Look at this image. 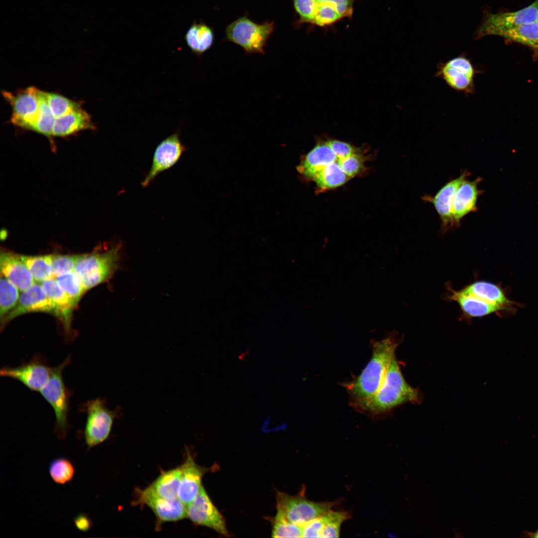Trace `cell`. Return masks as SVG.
I'll list each match as a JSON object with an SVG mask.
<instances>
[{"mask_svg":"<svg viewBox=\"0 0 538 538\" xmlns=\"http://www.w3.org/2000/svg\"><path fill=\"white\" fill-rule=\"evenodd\" d=\"M365 157L358 148L337 139L319 141L303 156L296 169L314 182L320 191L340 187L365 168Z\"/></svg>","mask_w":538,"mask_h":538,"instance_id":"obj_1","label":"cell"},{"mask_svg":"<svg viewBox=\"0 0 538 538\" xmlns=\"http://www.w3.org/2000/svg\"><path fill=\"white\" fill-rule=\"evenodd\" d=\"M395 332L371 342L372 357L359 376L344 384L351 402L363 400L374 395L382 385L389 365L399 344Z\"/></svg>","mask_w":538,"mask_h":538,"instance_id":"obj_2","label":"cell"},{"mask_svg":"<svg viewBox=\"0 0 538 538\" xmlns=\"http://www.w3.org/2000/svg\"><path fill=\"white\" fill-rule=\"evenodd\" d=\"M420 397L419 391L405 381L395 355L377 392L369 398L351 404L356 410L377 415L404 403L418 404Z\"/></svg>","mask_w":538,"mask_h":538,"instance_id":"obj_3","label":"cell"},{"mask_svg":"<svg viewBox=\"0 0 538 538\" xmlns=\"http://www.w3.org/2000/svg\"><path fill=\"white\" fill-rule=\"evenodd\" d=\"M121 245L104 250L79 255L74 272L86 292L110 279L119 268Z\"/></svg>","mask_w":538,"mask_h":538,"instance_id":"obj_4","label":"cell"},{"mask_svg":"<svg viewBox=\"0 0 538 538\" xmlns=\"http://www.w3.org/2000/svg\"><path fill=\"white\" fill-rule=\"evenodd\" d=\"M71 363L69 355L63 362L53 368L49 380L39 392L54 410L55 416L54 432L59 439L65 438L70 428L68 418L72 391L66 386L63 373Z\"/></svg>","mask_w":538,"mask_h":538,"instance_id":"obj_5","label":"cell"},{"mask_svg":"<svg viewBox=\"0 0 538 538\" xmlns=\"http://www.w3.org/2000/svg\"><path fill=\"white\" fill-rule=\"evenodd\" d=\"M80 410L86 413L83 436L89 450L108 438L117 411L109 409L105 400L100 397L88 400L83 404Z\"/></svg>","mask_w":538,"mask_h":538,"instance_id":"obj_6","label":"cell"},{"mask_svg":"<svg viewBox=\"0 0 538 538\" xmlns=\"http://www.w3.org/2000/svg\"><path fill=\"white\" fill-rule=\"evenodd\" d=\"M274 28L273 21L257 23L244 16L229 24L225 33L228 40L240 45L247 53L263 54Z\"/></svg>","mask_w":538,"mask_h":538,"instance_id":"obj_7","label":"cell"},{"mask_svg":"<svg viewBox=\"0 0 538 538\" xmlns=\"http://www.w3.org/2000/svg\"><path fill=\"white\" fill-rule=\"evenodd\" d=\"M335 502H317L302 495L291 496L278 492L277 506L291 523L302 527L311 520L332 510Z\"/></svg>","mask_w":538,"mask_h":538,"instance_id":"obj_8","label":"cell"},{"mask_svg":"<svg viewBox=\"0 0 538 538\" xmlns=\"http://www.w3.org/2000/svg\"><path fill=\"white\" fill-rule=\"evenodd\" d=\"M39 90L29 87L15 94L3 91L2 94L11 106V122L19 128L33 131L39 116Z\"/></svg>","mask_w":538,"mask_h":538,"instance_id":"obj_9","label":"cell"},{"mask_svg":"<svg viewBox=\"0 0 538 538\" xmlns=\"http://www.w3.org/2000/svg\"><path fill=\"white\" fill-rule=\"evenodd\" d=\"M538 14V0L515 11L495 13L486 12L474 36L476 38H480L486 35H497L504 30L536 22Z\"/></svg>","mask_w":538,"mask_h":538,"instance_id":"obj_10","label":"cell"},{"mask_svg":"<svg viewBox=\"0 0 538 538\" xmlns=\"http://www.w3.org/2000/svg\"><path fill=\"white\" fill-rule=\"evenodd\" d=\"M435 76L454 90L470 95L475 91L474 77L477 71L466 56L460 55L439 63Z\"/></svg>","mask_w":538,"mask_h":538,"instance_id":"obj_11","label":"cell"},{"mask_svg":"<svg viewBox=\"0 0 538 538\" xmlns=\"http://www.w3.org/2000/svg\"><path fill=\"white\" fill-rule=\"evenodd\" d=\"M52 369L43 355L36 354L19 366L1 368L0 375L19 382L31 391L40 392L49 380Z\"/></svg>","mask_w":538,"mask_h":538,"instance_id":"obj_12","label":"cell"},{"mask_svg":"<svg viewBox=\"0 0 538 538\" xmlns=\"http://www.w3.org/2000/svg\"><path fill=\"white\" fill-rule=\"evenodd\" d=\"M186 508L187 518L195 524L208 527L224 536L229 535L224 518L203 485L197 496Z\"/></svg>","mask_w":538,"mask_h":538,"instance_id":"obj_13","label":"cell"},{"mask_svg":"<svg viewBox=\"0 0 538 538\" xmlns=\"http://www.w3.org/2000/svg\"><path fill=\"white\" fill-rule=\"evenodd\" d=\"M186 150V146L180 140L179 132L162 140L155 149L151 166L141 182L142 186L146 187L159 174L174 166Z\"/></svg>","mask_w":538,"mask_h":538,"instance_id":"obj_14","label":"cell"},{"mask_svg":"<svg viewBox=\"0 0 538 538\" xmlns=\"http://www.w3.org/2000/svg\"><path fill=\"white\" fill-rule=\"evenodd\" d=\"M37 312L51 313L57 316L54 304L45 293L41 284L35 283L22 292L15 307L1 320V329L9 321L19 315Z\"/></svg>","mask_w":538,"mask_h":538,"instance_id":"obj_15","label":"cell"},{"mask_svg":"<svg viewBox=\"0 0 538 538\" xmlns=\"http://www.w3.org/2000/svg\"><path fill=\"white\" fill-rule=\"evenodd\" d=\"M469 175L468 171H464L459 177L446 183L434 196L424 195L422 198L433 205L441 220L442 232L456 227L452 215L453 198L459 185Z\"/></svg>","mask_w":538,"mask_h":538,"instance_id":"obj_16","label":"cell"},{"mask_svg":"<svg viewBox=\"0 0 538 538\" xmlns=\"http://www.w3.org/2000/svg\"><path fill=\"white\" fill-rule=\"evenodd\" d=\"M137 503L148 507L159 522H176L187 518L186 506L178 498H163L147 488L139 491Z\"/></svg>","mask_w":538,"mask_h":538,"instance_id":"obj_17","label":"cell"},{"mask_svg":"<svg viewBox=\"0 0 538 538\" xmlns=\"http://www.w3.org/2000/svg\"><path fill=\"white\" fill-rule=\"evenodd\" d=\"M182 474L178 498L186 506L192 502L202 486V478L208 468L198 465L189 453L181 465Z\"/></svg>","mask_w":538,"mask_h":538,"instance_id":"obj_18","label":"cell"},{"mask_svg":"<svg viewBox=\"0 0 538 538\" xmlns=\"http://www.w3.org/2000/svg\"><path fill=\"white\" fill-rule=\"evenodd\" d=\"M482 179L481 177L473 181L466 179L456 190L452 203V215L456 227L465 216L477 210V200L483 192L478 187Z\"/></svg>","mask_w":538,"mask_h":538,"instance_id":"obj_19","label":"cell"},{"mask_svg":"<svg viewBox=\"0 0 538 538\" xmlns=\"http://www.w3.org/2000/svg\"><path fill=\"white\" fill-rule=\"evenodd\" d=\"M1 274L21 292L34 283V279L19 255L12 252H1L0 256Z\"/></svg>","mask_w":538,"mask_h":538,"instance_id":"obj_20","label":"cell"},{"mask_svg":"<svg viewBox=\"0 0 538 538\" xmlns=\"http://www.w3.org/2000/svg\"><path fill=\"white\" fill-rule=\"evenodd\" d=\"M40 284L46 295L54 304L57 312V316L61 318L67 340H72L75 334L71 329V318L72 311L75 306L59 287L54 278L46 280Z\"/></svg>","mask_w":538,"mask_h":538,"instance_id":"obj_21","label":"cell"},{"mask_svg":"<svg viewBox=\"0 0 538 538\" xmlns=\"http://www.w3.org/2000/svg\"><path fill=\"white\" fill-rule=\"evenodd\" d=\"M449 293L445 299L449 301H455L459 305L464 319L484 316L501 309L483 299L472 294L456 290L450 286H447Z\"/></svg>","mask_w":538,"mask_h":538,"instance_id":"obj_22","label":"cell"},{"mask_svg":"<svg viewBox=\"0 0 538 538\" xmlns=\"http://www.w3.org/2000/svg\"><path fill=\"white\" fill-rule=\"evenodd\" d=\"M91 116L82 108L56 118L52 129V136H66L81 131L93 129Z\"/></svg>","mask_w":538,"mask_h":538,"instance_id":"obj_23","label":"cell"},{"mask_svg":"<svg viewBox=\"0 0 538 538\" xmlns=\"http://www.w3.org/2000/svg\"><path fill=\"white\" fill-rule=\"evenodd\" d=\"M492 304L504 309L510 303L501 289L497 285L485 281H477L460 289Z\"/></svg>","mask_w":538,"mask_h":538,"instance_id":"obj_24","label":"cell"},{"mask_svg":"<svg viewBox=\"0 0 538 538\" xmlns=\"http://www.w3.org/2000/svg\"><path fill=\"white\" fill-rule=\"evenodd\" d=\"M181 474V465L164 471L147 488L163 498L167 500L177 499Z\"/></svg>","mask_w":538,"mask_h":538,"instance_id":"obj_25","label":"cell"},{"mask_svg":"<svg viewBox=\"0 0 538 538\" xmlns=\"http://www.w3.org/2000/svg\"><path fill=\"white\" fill-rule=\"evenodd\" d=\"M214 38L212 28L203 22L193 23L184 36V40L188 47L198 56L211 48Z\"/></svg>","mask_w":538,"mask_h":538,"instance_id":"obj_26","label":"cell"},{"mask_svg":"<svg viewBox=\"0 0 538 538\" xmlns=\"http://www.w3.org/2000/svg\"><path fill=\"white\" fill-rule=\"evenodd\" d=\"M497 35L538 49V24L536 22L504 30Z\"/></svg>","mask_w":538,"mask_h":538,"instance_id":"obj_27","label":"cell"},{"mask_svg":"<svg viewBox=\"0 0 538 538\" xmlns=\"http://www.w3.org/2000/svg\"><path fill=\"white\" fill-rule=\"evenodd\" d=\"M35 281L41 283L53 278L51 269V255L40 256L21 255Z\"/></svg>","mask_w":538,"mask_h":538,"instance_id":"obj_28","label":"cell"},{"mask_svg":"<svg viewBox=\"0 0 538 538\" xmlns=\"http://www.w3.org/2000/svg\"><path fill=\"white\" fill-rule=\"evenodd\" d=\"M39 116L33 131L38 133L50 140L52 138V129L55 120L48 105L46 92L39 90Z\"/></svg>","mask_w":538,"mask_h":538,"instance_id":"obj_29","label":"cell"},{"mask_svg":"<svg viewBox=\"0 0 538 538\" xmlns=\"http://www.w3.org/2000/svg\"><path fill=\"white\" fill-rule=\"evenodd\" d=\"M48 472L54 482L59 485H65L72 481L75 469L69 459L59 457L51 460L49 464Z\"/></svg>","mask_w":538,"mask_h":538,"instance_id":"obj_30","label":"cell"},{"mask_svg":"<svg viewBox=\"0 0 538 538\" xmlns=\"http://www.w3.org/2000/svg\"><path fill=\"white\" fill-rule=\"evenodd\" d=\"M277 512L271 521V537L273 538H301L302 527L290 522L284 516L280 508L276 506Z\"/></svg>","mask_w":538,"mask_h":538,"instance_id":"obj_31","label":"cell"},{"mask_svg":"<svg viewBox=\"0 0 538 538\" xmlns=\"http://www.w3.org/2000/svg\"><path fill=\"white\" fill-rule=\"evenodd\" d=\"M19 289L4 276L0 280V316L1 320L17 304Z\"/></svg>","mask_w":538,"mask_h":538,"instance_id":"obj_32","label":"cell"},{"mask_svg":"<svg viewBox=\"0 0 538 538\" xmlns=\"http://www.w3.org/2000/svg\"><path fill=\"white\" fill-rule=\"evenodd\" d=\"M55 279L61 289L76 306L85 292L79 276L73 271L59 276Z\"/></svg>","mask_w":538,"mask_h":538,"instance_id":"obj_33","label":"cell"},{"mask_svg":"<svg viewBox=\"0 0 538 538\" xmlns=\"http://www.w3.org/2000/svg\"><path fill=\"white\" fill-rule=\"evenodd\" d=\"M324 525L321 538H338L342 524L350 518V514L345 511L330 510L323 515Z\"/></svg>","mask_w":538,"mask_h":538,"instance_id":"obj_34","label":"cell"},{"mask_svg":"<svg viewBox=\"0 0 538 538\" xmlns=\"http://www.w3.org/2000/svg\"><path fill=\"white\" fill-rule=\"evenodd\" d=\"M50 109L55 119L69 114L81 108V104L61 95L46 92Z\"/></svg>","mask_w":538,"mask_h":538,"instance_id":"obj_35","label":"cell"},{"mask_svg":"<svg viewBox=\"0 0 538 538\" xmlns=\"http://www.w3.org/2000/svg\"><path fill=\"white\" fill-rule=\"evenodd\" d=\"M78 255H51L53 278L74 271Z\"/></svg>","mask_w":538,"mask_h":538,"instance_id":"obj_36","label":"cell"},{"mask_svg":"<svg viewBox=\"0 0 538 538\" xmlns=\"http://www.w3.org/2000/svg\"><path fill=\"white\" fill-rule=\"evenodd\" d=\"M293 3L300 20L312 23L317 12L315 2L313 0H293Z\"/></svg>","mask_w":538,"mask_h":538,"instance_id":"obj_37","label":"cell"},{"mask_svg":"<svg viewBox=\"0 0 538 538\" xmlns=\"http://www.w3.org/2000/svg\"><path fill=\"white\" fill-rule=\"evenodd\" d=\"M341 18L342 16L335 8L325 5L318 9L312 23L323 26L332 24Z\"/></svg>","mask_w":538,"mask_h":538,"instance_id":"obj_38","label":"cell"},{"mask_svg":"<svg viewBox=\"0 0 538 538\" xmlns=\"http://www.w3.org/2000/svg\"><path fill=\"white\" fill-rule=\"evenodd\" d=\"M355 0H317V10L323 5H329L335 8L342 16H350L353 12V4Z\"/></svg>","mask_w":538,"mask_h":538,"instance_id":"obj_39","label":"cell"},{"mask_svg":"<svg viewBox=\"0 0 538 538\" xmlns=\"http://www.w3.org/2000/svg\"><path fill=\"white\" fill-rule=\"evenodd\" d=\"M323 515L311 520L302 527L301 538H321L324 525Z\"/></svg>","mask_w":538,"mask_h":538,"instance_id":"obj_40","label":"cell"},{"mask_svg":"<svg viewBox=\"0 0 538 538\" xmlns=\"http://www.w3.org/2000/svg\"><path fill=\"white\" fill-rule=\"evenodd\" d=\"M73 523L76 529L82 532H88L93 526L91 519L84 513L78 514L73 519Z\"/></svg>","mask_w":538,"mask_h":538,"instance_id":"obj_41","label":"cell"},{"mask_svg":"<svg viewBox=\"0 0 538 538\" xmlns=\"http://www.w3.org/2000/svg\"><path fill=\"white\" fill-rule=\"evenodd\" d=\"M533 537L538 538V531L534 534Z\"/></svg>","mask_w":538,"mask_h":538,"instance_id":"obj_42","label":"cell"},{"mask_svg":"<svg viewBox=\"0 0 538 538\" xmlns=\"http://www.w3.org/2000/svg\"><path fill=\"white\" fill-rule=\"evenodd\" d=\"M536 22L538 24V15H537V19H536Z\"/></svg>","mask_w":538,"mask_h":538,"instance_id":"obj_43","label":"cell"}]
</instances>
